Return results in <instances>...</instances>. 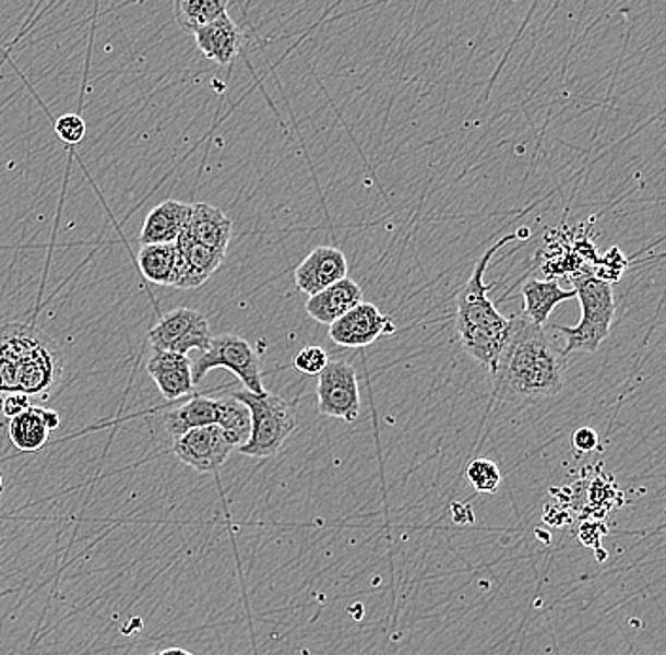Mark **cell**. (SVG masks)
I'll return each instance as SVG.
<instances>
[{
  "label": "cell",
  "mask_w": 666,
  "mask_h": 655,
  "mask_svg": "<svg viewBox=\"0 0 666 655\" xmlns=\"http://www.w3.org/2000/svg\"><path fill=\"white\" fill-rule=\"evenodd\" d=\"M564 373L567 357L549 340L546 327L532 324L523 314L513 317L492 373L498 394L526 402L554 398L564 389Z\"/></svg>",
  "instance_id": "obj_1"
},
{
  "label": "cell",
  "mask_w": 666,
  "mask_h": 655,
  "mask_svg": "<svg viewBox=\"0 0 666 655\" xmlns=\"http://www.w3.org/2000/svg\"><path fill=\"white\" fill-rule=\"evenodd\" d=\"M63 353L50 335L31 324L0 327V392L44 398L63 378Z\"/></svg>",
  "instance_id": "obj_2"
},
{
  "label": "cell",
  "mask_w": 666,
  "mask_h": 655,
  "mask_svg": "<svg viewBox=\"0 0 666 655\" xmlns=\"http://www.w3.org/2000/svg\"><path fill=\"white\" fill-rule=\"evenodd\" d=\"M515 237H518L515 234L502 237L483 254L456 299V332L461 337L462 347L475 362L481 364L490 376L497 370L498 358L508 342L511 319H506L490 301L485 285V273L498 250L513 241Z\"/></svg>",
  "instance_id": "obj_3"
},
{
  "label": "cell",
  "mask_w": 666,
  "mask_h": 655,
  "mask_svg": "<svg viewBox=\"0 0 666 655\" xmlns=\"http://www.w3.org/2000/svg\"><path fill=\"white\" fill-rule=\"evenodd\" d=\"M574 290L582 306V319L575 326H554L567 340L562 349L564 357L572 353H596L610 335L616 317V299L608 281L582 273L574 278Z\"/></svg>",
  "instance_id": "obj_4"
},
{
  "label": "cell",
  "mask_w": 666,
  "mask_h": 655,
  "mask_svg": "<svg viewBox=\"0 0 666 655\" xmlns=\"http://www.w3.org/2000/svg\"><path fill=\"white\" fill-rule=\"evenodd\" d=\"M235 398L241 400L249 407L250 436L247 443H242L239 451L242 455L254 456V458H267L277 455L283 449L284 442L290 438L296 430V412L290 402L281 398L277 394H254V392H231Z\"/></svg>",
  "instance_id": "obj_5"
},
{
  "label": "cell",
  "mask_w": 666,
  "mask_h": 655,
  "mask_svg": "<svg viewBox=\"0 0 666 655\" xmlns=\"http://www.w3.org/2000/svg\"><path fill=\"white\" fill-rule=\"evenodd\" d=\"M190 364H192L193 385H198L199 381L214 368H226L241 381L247 391L254 394L267 392L263 386L260 358L252 349V345L239 335H216L205 350H198V357L190 360Z\"/></svg>",
  "instance_id": "obj_6"
},
{
  "label": "cell",
  "mask_w": 666,
  "mask_h": 655,
  "mask_svg": "<svg viewBox=\"0 0 666 655\" xmlns=\"http://www.w3.org/2000/svg\"><path fill=\"white\" fill-rule=\"evenodd\" d=\"M211 340L213 334L209 319L198 309L188 307L165 313L148 334L152 350H169L178 355H188L190 350H205L211 345Z\"/></svg>",
  "instance_id": "obj_7"
},
{
  "label": "cell",
  "mask_w": 666,
  "mask_h": 655,
  "mask_svg": "<svg viewBox=\"0 0 666 655\" xmlns=\"http://www.w3.org/2000/svg\"><path fill=\"white\" fill-rule=\"evenodd\" d=\"M319 412L332 419L353 420L360 415V386L358 376L345 360H330L319 373Z\"/></svg>",
  "instance_id": "obj_8"
},
{
  "label": "cell",
  "mask_w": 666,
  "mask_h": 655,
  "mask_svg": "<svg viewBox=\"0 0 666 655\" xmlns=\"http://www.w3.org/2000/svg\"><path fill=\"white\" fill-rule=\"evenodd\" d=\"M234 449L218 425L193 428L173 442V453L178 461L199 474L222 468Z\"/></svg>",
  "instance_id": "obj_9"
},
{
  "label": "cell",
  "mask_w": 666,
  "mask_h": 655,
  "mask_svg": "<svg viewBox=\"0 0 666 655\" xmlns=\"http://www.w3.org/2000/svg\"><path fill=\"white\" fill-rule=\"evenodd\" d=\"M396 332L394 322L386 314L381 313L373 303L360 301L348 313L330 324V340L340 347L361 349L369 347L383 335Z\"/></svg>",
  "instance_id": "obj_10"
},
{
  "label": "cell",
  "mask_w": 666,
  "mask_h": 655,
  "mask_svg": "<svg viewBox=\"0 0 666 655\" xmlns=\"http://www.w3.org/2000/svg\"><path fill=\"white\" fill-rule=\"evenodd\" d=\"M175 242H177L178 257L170 286H177L180 290L198 288L206 283L226 258L224 252L209 249L205 245L195 241L188 226Z\"/></svg>",
  "instance_id": "obj_11"
},
{
  "label": "cell",
  "mask_w": 666,
  "mask_h": 655,
  "mask_svg": "<svg viewBox=\"0 0 666 655\" xmlns=\"http://www.w3.org/2000/svg\"><path fill=\"white\" fill-rule=\"evenodd\" d=\"M348 262L335 247H319L296 267L294 281L301 293L314 296L341 278L347 277Z\"/></svg>",
  "instance_id": "obj_12"
},
{
  "label": "cell",
  "mask_w": 666,
  "mask_h": 655,
  "mask_svg": "<svg viewBox=\"0 0 666 655\" xmlns=\"http://www.w3.org/2000/svg\"><path fill=\"white\" fill-rule=\"evenodd\" d=\"M150 378L154 379L162 396L169 402L193 392L192 364L188 355L169 350H154L146 364Z\"/></svg>",
  "instance_id": "obj_13"
},
{
  "label": "cell",
  "mask_w": 666,
  "mask_h": 655,
  "mask_svg": "<svg viewBox=\"0 0 666 655\" xmlns=\"http://www.w3.org/2000/svg\"><path fill=\"white\" fill-rule=\"evenodd\" d=\"M193 38L199 51L221 67H229L241 53L242 31L229 14L195 31Z\"/></svg>",
  "instance_id": "obj_14"
},
{
  "label": "cell",
  "mask_w": 666,
  "mask_h": 655,
  "mask_svg": "<svg viewBox=\"0 0 666 655\" xmlns=\"http://www.w3.org/2000/svg\"><path fill=\"white\" fill-rule=\"evenodd\" d=\"M361 298L364 293L360 285L353 278L345 277L320 290L319 294L309 296L306 309L312 321L330 326L343 314L348 313L353 307L358 306Z\"/></svg>",
  "instance_id": "obj_15"
},
{
  "label": "cell",
  "mask_w": 666,
  "mask_h": 655,
  "mask_svg": "<svg viewBox=\"0 0 666 655\" xmlns=\"http://www.w3.org/2000/svg\"><path fill=\"white\" fill-rule=\"evenodd\" d=\"M192 214V205L185 201L167 200L152 209L142 224L141 245H156V242H175L185 231Z\"/></svg>",
  "instance_id": "obj_16"
},
{
  "label": "cell",
  "mask_w": 666,
  "mask_h": 655,
  "mask_svg": "<svg viewBox=\"0 0 666 655\" xmlns=\"http://www.w3.org/2000/svg\"><path fill=\"white\" fill-rule=\"evenodd\" d=\"M188 229L195 241L226 254L234 234V222L222 209L198 203L192 205Z\"/></svg>",
  "instance_id": "obj_17"
},
{
  "label": "cell",
  "mask_w": 666,
  "mask_h": 655,
  "mask_svg": "<svg viewBox=\"0 0 666 655\" xmlns=\"http://www.w3.org/2000/svg\"><path fill=\"white\" fill-rule=\"evenodd\" d=\"M165 432L173 442L193 428L209 427L218 422V400L211 396H193L182 406L162 415Z\"/></svg>",
  "instance_id": "obj_18"
},
{
  "label": "cell",
  "mask_w": 666,
  "mask_h": 655,
  "mask_svg": "<svg viewBox=\"0 0 666 655\" xmlns=\"http://www.w3.org/2000/svg\"><path fill=\"white\" fill-rule=\"evenodd\" d=\"M574 298V288L567 290L557 281H536V278H532L523 286V301H525L523 317L532 324L546 327L555 307L560 306L562 301Z\"/></svg>",
  "instance_id": "obj_19"
},
{
  "label": "cell",
  "mask_w": 666,
  "mask_h": 655,
  "mask_svg": "<svg viewBox=\"0 0 666 655\" xmlns=\"http://www.w3.org/2000/svg\"><path fill=\"white\" fill-rule=\"evenodd\" d=\"M8 438L20 451H40L50 438V430L44 425L43 407L31 406L23 414L10 419Z\"/></svg>",
  "instance_id": "obj_20"
},
{
  "label": "cell",
  "mask_w": 666,
  "mask_h": 655,
  "mask_svg": "<svg viewBox=\"0 0 666 655\" xmlns=\"http://www.w3.org/2000/svg\"><path fill=\"white\" fill-rule=\"evenodd\" d=\"M177 242L142 245L139 252V267L144 277L154 285L170 286L177 265Z\"/></svg>",
  "instance_id": "obj_21"
},
{
  "label": "cell",
  "mask_w": 666,
  "mask_h": 655,
  "mask_svg": "<svg viewBox=\"0 0 666 655\" xmlns=\"http://www.w3.org/2000/svg\"><path fill=\"white\" fill-rule=\"evenodd\" d=\"M229 0H175V17L180 29L193 35L195 31L227 14Z\"/></svg>",
  "instance_id": "obj_22"
},
{
  "label": "cell",
  "mask_w": 666,
  "mask_h": 655,
  "mask_svg": "<svg viewBox=\"0 0 666 655\" xmlns=\"http://www.w3.org/2000/svg\"><path fill=\"white\" fill-rule=\"evenodd\" d=\"M218 400V427L224 430L227 440L235 449L241 448L247 443L252 428L249 407L242 404L241 400L235 398L234 394H227Z\"/></svg>",
  "instance_id": "obj_23"
},
{
  "label": "cell",
  "mask_w": 666,
  "mask_h": 655,
  "mask_svg": "<svg viewBox=\"0 0 666 655\" xmlns=\"http://www.w3.org/2000/svg\"><path fill=\"white\" fill-rule=\"evenodd\" d=\"M466 477H468V484L479 495H492L502 485V472L498 468V464L492 463L489 458L472 461L466 468Z\"/></svg>",
  "instance_id": "obj_24"
},
{
  "label": "cell",
  "mask_w": 666,
  "mask_h": 655,
  "mask_svg": "<svg viewBox=\"0 0 666 655\" xmlns=\"http://www.w3.org/2000/svg\"><path fill=\"white\" fill-rule=\"evenodd\" d=\"M328 362H330V358H328L326 350L317 345H309L296 355L294 368L304 376H319L320 371L326 368Z\"/></svg>",
  "instance_id": "obj_25"
},
{
  "label": "cell",
  "mask_w": 666,
  "mask_h": 655,
  "mask_svg": "<svg viewBox=\"0 0 666 655\" xmlns=\"http://www.w3.org/2000/svg\"><path fill=\"white\" fill-rule=\"evenodd\" d=\"M56 133L67 144H79L85 136V121L79 115L59 116L56 121Z\"/></svg>",
  "instance_id": "obj_26"
},
{
  "label": "cell",
  "mask_w": 666,
  "mask_h": 655,
  "mask_svg": "<svg viewBox=\"0 0 666 655\" xmlns=\"http://www.w3.org/2000/svg\"><path fill=\"white\" fill-rule=\"evenodd\" d=\"M33 406L31 404V396H27L25 392H8L7 398L2 400V415L7 417V419H14L17 415L23 414L25 409Z\"/></svg>",
  "instance_id": "obj_27"
},
{
  "label": "cell",
  "mask_w": 666,
  "mask_h": 655,
  "mask_svg": "<svg viewBox=\"0 0 666 655\" xmlns=\"http://www.w3.org/2000/svg\"><path fill=\"white\" fill-rule=\"evenodd\" d=\"M598 434H596L595 428L582 427L575 430L572 434V445L578 449L580 453H593L598 449Z\"/></svg>",
  "instance_id": "obj_28"
},
{
  "label": "cell",
  "mask_w": 666,
  "mask_h": 655,
  "mask_svg": "<svg viewBox=\"0 0 666 655\" xmlns=\"http://www.w3.org/2000/svg\"><path fill=\"white\" fill-rule=\"evenodd\" d=\"M43 419L44 425H46V428H48L50 432L57 430L59 425H61V419H59V414H57L56 409H46V407H43Z\"/></svg>",
  "instance_id": "obj_29"
},
{
  "label": "cell",
  "mask_w": 666,
  "mask_h": 655,
  "mask_svg": "<svg viewBox=\"0 0 666 655\" xmlns=\"http://www.w3.org/2000/svg\"><path fill=\"white\" fill-rule=\"evenodd\" d=\"M154 655H193V654H190V652H186V650H182V648H167V650H164V652H159V654H154Z\"/></svg>",
  "instance_id": "obj_30"
},
{
  "label": "cell",
  "mask_w": 666,
  "mask_h": 655,
  "mask_svg": "<svg viewBox=\"0 0 666 655\" xmlns=\"http://www.w3.org/2000/svg\"><path fill=\"white\" fill-rule=\"evenodd\" d=\"M4 489V479H2V474H0V492Z\"/></svg>",
  "instance_id": "obj_31"
}]
</instances>
